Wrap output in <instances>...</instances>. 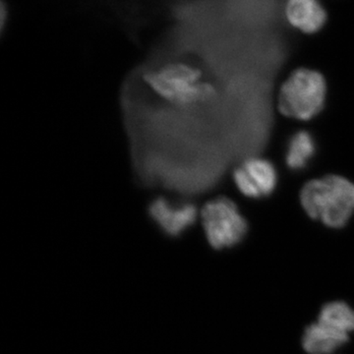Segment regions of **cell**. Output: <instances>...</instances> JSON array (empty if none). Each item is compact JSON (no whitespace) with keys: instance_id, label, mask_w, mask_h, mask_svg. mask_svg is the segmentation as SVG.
Instances as JSON below:
<instances>
[{"instance_id":"277c9868","label":"cell","mask_w":354,"mask_h":354,"mask_svg":"<svg viewBox=\"0 0 354 354\" xmlns=\"http://www.w3.org/2000/svg\"><path fill=\"white\" fill-rule=\"evenodd\" d=\"M201 221L209 243L218 250L241 243L248 230L239 207L227 197L207 202L201 209Z\"/></svg>"},{"instance_id":"8992f818","label":"cell","mask_w":354,"mask_h":354,"mask_svg":"<svg viewBox=\"0 0 354 354\" xmlns=\"http://www.w3.org/2000/svg\"><path fill=\"white\" fill-rule=\"evenodd\" d=\"M149 214L169 236H179L197 220L196 207L191 203L174 204L165 197L156 198L149 206Z\"/></svg>"},{"instance_id":"3957f363","label":"cell","mask_w":354,"mask_h":354,"mask_svg":"<svg viewBox=\"0 0 354 354\" xmlns=\"http://www.w3.org/2000/svg\"><path fill=\"white\" fill-rule=\"evenodd\" d=\"M327 97L325 77L310 68L295 70L279 88V113L288 118L308 121L323 111Z\"/></svg>"},{"instance_id":"8fae6325","label":"cell","mask_w":354,"mask_h":354,"mask_svg":"<svg viewBox=\"0 0 354 354\" xmlns=\"http://www.w3.org/2000/svg\"><path fill=\"white\" fill-rule=\"evenodd\" d=\"M6 15H7V11H6V7H4L3 4H2L1 20H0V23H1V30H3L4 26H6Z\"/></svg>"},{"instance_id":"5b68a950","label":"cell","mask_w":354,"mask_h":354,"mask_svg":"<svg viewBox=\"0 0 354 354\" xmlns=\"http://www.w3.org/2000/svg\"><path fill=\"white\" fill-rule=\"evenodd\" d=\"M234 181L242 195L252 199L270 196L278 184L274 165L263 158H251L234 172Z\"/></svg>"},{"instance_id":"52a82bcc","label":"cell","mask_w":354,"mask_h":354,"mask_svg":"<svg viewBox=\"0 0 354 354\" xmlns=\"http://www.w3.org/2000/svg\"><path fill=\"white\" fill-rule=\"evenodd\" d=\"M286 20L304 34H315L323 29L328 19L325 7L316 0H291L285 8Z\"/></svg>"},{"instance_id":"6da1fadb","label":"cell","mask_w":354,"mask_h":354,"mask_svg":"<svg viewBox=\"0 0 354 354\" xmlns=\"http://www.w3.org/2000/svg\"><path fill=\"white\" fill-rule=\"evenodd\" d=\"M299 197L305 213L329 227H344L354 214V183L337 174L312 179Z\"/></svg>"},{"instance_id":"9c48e42d","label":"cell","mask_w":354,"mask_h":354,"mask_svg":"<svg viewBox=\"0 0 354 354\" xmlns=\"http://www.w3.org/2000/svg\"><path fill=\"white\" fill-rule=\"evenodd\" d=\"M317 147L313 135L306 130L295 133L286 147V164L291 171L304 169L315 157Z\"/></svg>"},{"instance_id":"ba28073f","label":"cell","mask_w":354,"mask_h":354,"mask_svg":"<svg viewBox=\"0 0 354 354\" xmlns=\"http://www.w3.org/2000/svg\"><path fill=\"white\" fill-rule=\"evenodd\" d=\"M348 335L325 324H311L305 330L302 346L309 354H330L348 341Z\"/></svg>"},{"instance_id":"7a4b0ae2","label":"cell","mask_w":354,"mask_h":354,"mask_svg":"<svg viewBox=\"0 0 354 354\" xmlns=\"http://www.w3.org/2000/svg\"><path fill=\"white\" fill-rule=\"evenodd\" d=\"M144 80L165 102L179 109H189L212 101L216 88L203 81L201 69L184 62H171L148 72Z\"/></svg>"},{"instance_id":"30bf717a","label":"cell","mask_w":354,"mask_h":354,"mask_svg":"<svg viewBox=\"0 0 354 354\" xmlns=\"http://www.w3.org/2000/svg\"><path fill=\"white\" fill-rule=\"evenodd\" d=\"M319 322L348 335L354 332V310L342 301L330 302L321 310Z\"/></svg>"}]
</instances>
